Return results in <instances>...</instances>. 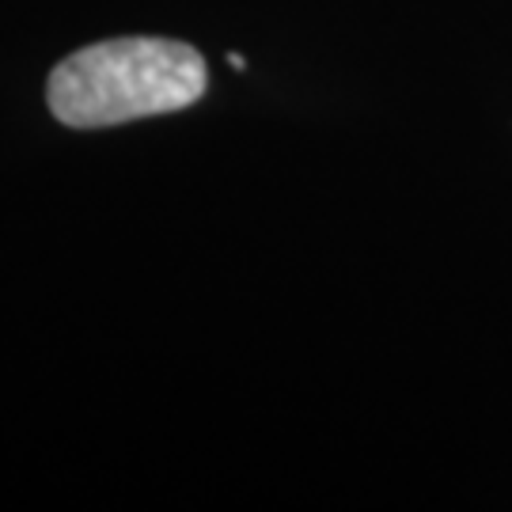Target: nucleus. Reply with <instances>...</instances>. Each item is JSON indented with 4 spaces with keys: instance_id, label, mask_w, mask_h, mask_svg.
Here are the masks:
<instances>
[{
    "instance_id": "obj_1",
    "label": "nucleus",
    "mask_w": 512,
    "mask_h": 512,
    "mask_svg": "<svg viewBox=\"0 0 512 512\" xmlns=\"http://www.w3.org/2000/svg\"><path fill=\"white\" fill-rule=\"evenodd\" d=\"M209 88L205 57L175 38H107L69 54L46 84L57 122L103 129L194 107Z\"/></svg>"
},
{
    "instance_id": "obj_2",
    "label": "nucleus",
    "mask_w": 512,
    "mask_h": 512,
    "mask_svg": "<svg viewBox=\"0 0 512 512\" xmlns=\"http://www.w3.org/2000/svg\"><path fill=\"white\" fill-rule=\"evenodd\" d=\"M228 65H232V69H247V57H243V54H228Z\"/></svg>"
}]
</instances>
